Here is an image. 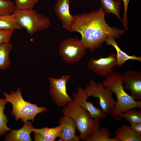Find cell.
<instances>
[{
    "label": "cell",
    "instance_id": "obj_22",
    "mask_svg": "<svg viewBox=\"0 0 141 141\" xmlns=\"http://www.w3.org/2000/svg\"><path fill=\"white\" fill-rule=\"evenodd\" d=\"M7 102L5 98H0V137L5 135L9 130H11L7 125L9 120L4 112Z\"/></svg>",
    "mask_w": 141,
    "mask_h": 141
},
{
    "label": "cell",
    "instance_id": "obj_9",
    "mask_svg": "<svg viewBox=\"0 0 141 141\" xmlns=\"http://www.w3.org/2000/svg\"><path fill=\"white\" fill-rule=\"evenodd\" d=\"M116 62V54L112 53L106 57H100L97 59L91 58L88 61L87 65L89 70L100 76L106 77L114 71Z\"/></svg>",
    "mask_w": 141,
    "mask_h": 141
},
{
    "label": "cell",
    "instance_id": "obj_24",
    "mask_svg": "<svg viewBox=\"0 0 141 141\" xmlns=\"http://www.w3.org/2000/svg\"><path fill=\"white\" fill-rule=\"evenodd\" d=\"M16 9L15 5L13 1L0 0V15L12 14Z\"/></svg>",
    "mask_w": 141,
    "mask_h": 141
},
{
    "label": "cell",
    "instance_id": "obj_25",
    "mask_svg": "<svg viewBox=\"0 0 141 141\" xmlns=\"http://www.w3.org/2000/svg\"><path fill=\"white\" fill-rule=\"evenodd\" d=\"M16 9H33L39 0H13Z\"/></svg>",
    "mask_w": 141,
    "mask_h": 141
},
{
    "label": "cell",
    "instance_id": "obj_8",
    "mask_svg": "<svg viewBox=\"0 0 141 141\" xmlns=\"http://www.w3.org/2000/svg\"><path fill=\"white\" fill-rule=\"evenodd\" d=\"M70 79L69 75H63L59 79L48 78L50 83V94L54 101L59 107H64L73 100L67 91V83Z\"/></svg>",
    "mask_w": 141,
    "mask_h": 141
},
{
    "label": "cell",
    "instance_id": "obj_23",
    "mask_svg": "<svg viewBox=\"0 0 141 141\" xmlns=\"http://www.w3.org/2000/svg\"><path fill=\"white\" fill-rule=\"evenodd\" d=\"M133 108L127 110L121 114L123 118L129 122L131 125L141 123V110Z\"/></svg>",
    "mask_w": 141,
    "mask_h": 141
},
{
    "label": "cell",
    "instance_id": "obj_4",
    "mask_svg": "<svg viewBox=\"0 0 141 141\" xmlns=\"http://www.w3.org/2000/svg\"><path fill=\"white\" fill-rule=\"evenodd\" d=\"M3 94L7 102H10L12 105L11 114L15 117L16 121L21 119V121L24 123L29 120L34 122L36 115L47 110L45 107H39L37 104H32L25 101L22 97L19 87L17 88L16 91H13L10 94L5 92Z\"/></svg>",
    "mask_w": 141,
    "mask_h": 141
},
{
    "label": "cell",
    "instance_id": "obj_12",
    "mask_svg": "<svg viewBox=\"0 0 141 141\" xmlns=\"http://www.w3.org/2000/svg\"><path fill=\"white\" fill-rule=\"evenodd\" d=\"M70 0H58L55 7V12L61 21L63 27L70 31L74 21L73 15L69 11Z\"/></svg>",
    "mask_w": 141,
    "mask_h": 141
},
{
    "label": "cell",
    "instance_id": "obj_26",
    "mask_svg": "<svg viewBox=\"0 0 141 141\" xmlns=\"http://www.w3.org/2000/svg\"><path fill=\"white\" fill-rule=\"evenodd\" d=\"M14 31L13 30H0V44L9 42Z\"/></svg>",
    "mask_w": 141,
    "mask_h": 141
},
{
    "label": "cell",
    "instance_id": "obj_3",
    "mask_svg": "<svg viewBox=\"0 0 141 141\" xmlns=\"http://www.w3.org/2000/svg\"><path fill=\"white\" fill-rule=\"evenodd\" d=\"M61 112L63 116L73 119L83 140L86 141L100 126L99 118H91L88 111L73 100L62 108Z\"/></svg>",
    "mask_w": 141,
    "mask_h": 141
},
{
    "label": "cell",
    "instance_id": "obj_11",
    "mask_svg": "<svg viewBox=\"0 0 141 141\" xmlns=\"http://www.w3.org/2000/svg\"><path fill=\"white\" fill-rule=\"evenodd\" d=\"M77 93L73 92L72 95L73 100L82 108L89 111L91 118L104 119L107 115L100 108H96L90 101H87L88 98L84 89L80 86L76 88Z\"/></svg>",
    "mask_w": 141,
    "mask_h": 141
},
{
    "label": "cell",
    "instance_id": "obj_19",
    "mask_svg": "<svg viewBox=\"0 0 141 141\" xmlns=\"http://www.w3.org/2000/svg\"><path fill=\"white\" fill-rule=\"evenodd\" d=\"M15 14L0 15V30H19Z\"/></svg>",
    "mask_w": 141,
    "mask_h": 141
},
{
    "label": "cell",
    "instance_id": "obj_18",
    "mask_svg": "<svg viewBox=\"0 0 141 141\" xmlns=\"http://www.w3.org/2000/svg\"><path fill=\"white\" fill-rule=\"evenodd\" d=\"M12 48L13 45L9 42L0 44V69L5 70L10 67L9 55Z\"/></svg>",
    "mask_w": 141,
    "mask_h": 141
},
{
    "label": "cell",
    "instance_id": "obj_5",
    "mask_svg": "<svg viewBox=\"0 0 141 141\" xmlns=\"http://www.w3.org/2000/svg\"><path fill=\"white\" fill-rule=\"evenodd\" d=\"M17 22L21 28L25 29L30 35L45 29L50 25V21L44 15L33 9H16L14 13Z\"/></svg>",
    "mask_w": 141,
    "mask_h": 141
},
{
    "label": "cell",
    "instance_id": "obj_21",
    "mask_svg": "<svg viewBox=\"0 0 141 141\" xmlns=\"http://www.w3.org/2000/svg\"><path fill=\"white\" fill-rule=\"evenodd\" d=\"M102 7L106 13H112L115 15L119 20L122 22V19L120 15V11L121 1L118 0H99Z\"/></svg>",
    "mask_w": 141,
    "mask_h": 141
},
{
    "label": "cell",
    "instance_id": "obj_20",
    "mask_svg": "<svg viewBox=\"0 0 141 141\" xmlns=\"http://www.w3.org/2000/svg\"><path fill=\"white\" fill-rule=\"evenodd\" d=\"M111 131L107 126L99 127L86 141H118L110 136Z\"/></svg>",
    "mask_w": 141,
    "mask_h": 141
},
{
    "label": "cell",
    "instance_id": "obj_30",
    "mask_svg": "<svg viewBox=\"0 0 141 141\" xmlns=\"http://www.w3.org/2000/svg\"><path fill=\"white\" fill-rule=\"evenodd\" d=\"M5 0V1H8V0Z\"/></svg>",
    "mask_w": 141,
    "mask_h": 141
},
{
    "label": "cell",
    "instance_id": "obj_2",
    "mask_svg": "<svg viewBox=\"0 0 141 141\" xmlns=\"http://www.w3.org/2000/svg\"><path fill=\"white\" fill-rule=\"evenodd\" d=\"M122 79V74L114 71L106 77L102 83L103 86L109 89L116 95L117 101L110 114L116 120L122 119L121 114L127 110L133 108L141 109V101L134 100L125 91Z\"/></svg>",
    "mask_w": 141,
    "mask_h": 141
},
{
    "label": "cell",
    "instance_id": "obj_27",
    "mask_svg": "<svg viewBox=\"0 0 141 141\" xmlns=\"http://www.w3.org/2000/svg\"><path fill=\"white\" fill-rule=\"evenodd\" d=\"M116 1L118 0H114ZM122 1L124 4V11L122 20L123 26L126 31L128 30V19L127 15L128 7L129 2L130 0H120Z\"/></svg>",
    "mask_w": 141,
    "mask_h": 141
},
{
    "label": "cell",
    "instance_id": "obj_1",
    "mask_svg": "<svg viewBox=\"0 0 141 141\" xmlns=\"http://www.w3.org/2000/svg\"><path fill=\"white\" fill-rule=\"evenodd\" d=\"M106 13L101 7L97 10L73 15L70 32L79 33L80 41L91 53L102 46L108 36L117 39L124 33V30L110 26L107 23L105 19Z\"/></svg>",
    "mask_w": 141,
    "mask_h": 141
},
{
    "label": "cell",
    "instance_id": "obj_6",
    "mask_svg": "<svg viewBox=\"0 0 141 141\" xmlns=\"http://www.w3.org/2000/svg\"><path fill=\"white\" fill-rule=\"evenodd\" d=\"M84 89L88 98L91 96L98 98L101 109L107 115L110 114L116 103L112 97L114 92L111 90L92 79L90 80L88 83L86 84Z\"/></svg>",
    "mask_w": 141,
    "mask_h": 141
},
{
    "label": "cell",
    "instance_id": "obj_7",
    "mask_svg": "<svg viewBox=\"0 0 141 141\" xmlns=\"http://www.w3.org/2000/svg\"><path fill=\"white\" fill-rule=\"evenodd\" d=\"M86 49L80 40L76 38L62 41L59 48L60 55L63 61L70 63L80 61L85 54Z\"/></svg>",
    "mask_w": 141,
    "mask_h": 141
},
{
    "label": "cell",
    "instance_id": "obj_29",
    "mask_svg": "<svg viewBox=\"0 0 141 141\" xmlns=\"http://www.w3.org/2000/svg\"><path fill=\"white\" fill-rule=\"evenodd\" d=\"M33 132L35 141H48V140L45 138L39 133L36 132Z\"/></svg>",
    "mask_w": 141,
    "mask_h": 141
},
{
    "label": "cell",
    "instance_id": "obj_17",
    "mask_svg": "<svg viewBox=\"0 0 141 141\" xmlns=\"http://www.w3.org/2000/svg\"><path fill=\"white\" fill-rule=\"evenodd\" d=\"M56 127L49 128L44 127L41 129L34 128L33 127V132H36L39 133L48 141H54L57 137H60L61 131L64 127L61 124Z\"/></svg>",
    "mask_w": 141,
    "mask_h": 141
},
{
    "label": "cell",
    "instance_id": "obj_16",
    "mask_svg": "<svg viewBox=\"0 0 141 141\" xmlns=\"http://www.w3.org/2000/svg\"><path fill=\"white\" fill-rule=\"evenodd\" d=\"M115 39L112 37L108 36L105 40V42L107 45H111L113 46L116 51L117 66L119 67H120L126 61L129 60L141 61V56L138 57L133 55H129L122 50L118 46L117 43L115 41Z\"/></svg>",
    "mask_w": 141,
    "mask_h": 141
},
{
    "label": "cell",
    "instance_id": "obj_14",
    "mask_svg": "<svg viewBox=\"0 0 141 141\" xmlns=\"http://www.w3.org/2000/svg\"><path fill=\"white\" fill-rule=\"evenodd\" d=\"M33 127L31 122L27 121L24 123L20 129L17 130L11 129V132L6 136L4 141H32V139L30 136L31 133L33 132Z\"/></svg>",
    "mask_w": 141,
    "mask_h": 141
},
{
    "label": "cell",
    "instance_id": "obj_28",
    "mask_svg": "<svg viewBox=\"0 0 141 141\" xmlns=\"http://www.w3.org/2000/svg\"><path fill=\"white\" fill-rule=\"evenodd\" d=\"M130 127L138 133L141 135V123L131 125Z\"/></svg>",
    "mask_w": 141,
    "mask_h": 141
},
{
    "label": "cell",
    "instance_id": "obj_15",
    "mask_svg": "<svg viewBox=\"0 0 141 141\" xmlns=\"http://www.w3.org/2000/svg\"><path fill=\"white\" fill-rule=\"evenodd\" d=\"M114 138L118 141H141V135L124 124L115 131Z\"/></svg>",
    "mask_w": 141,
    "mask_h": 141
},
{
    "label": "cell",
    "instance_id": "obj_13",
    "mask_svg": "<svg viewBox=\"0 0 141 141\" xmlns=\"http://www.w3.org/2000/svg\"><path fill=\"white\" fill-rule=\"evenodd\" d=\"M59 124L63 125L59 138L64 141H78L81 139L80 136L76 134L77 126L75 122L72 118L63 116L60 118Z\"/></svg>",
    "mask_w": 141,
    "mask_h": 141
},
{
    "label": "cell",
    "instance_id": "obj_10",
    "mask_svg": "<svg viewBox=\"0 0 141 141\" xmlns=\"http://www.w3.org/2000/svg\"><path fill=\"white\" fill-rule=\"evenodd\" d=\"M122 75L124 89L130 91L131 96L134 100L141 101L140 71L130 70Z\"/></svg>",
    "mask_w": 141,
    "mask_h": 141
}]
</instances>
